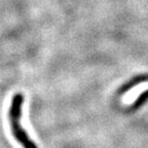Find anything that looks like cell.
I'll use <instances>...</instances> for the list:
<instances>
[{
    "instance_id": "6da1fadb",
    "label": "cell",
    "mask_w": 148,
    "mask_h": 148,
    "mask_svg": "<svg viewBox=\"0 0 148 148\" xmlns=\"http://www.w3.org/2000/svg\"><path fill=\"white\" fill-rule=\"evenodd\" d=\"M24 97L22 94H16L12 98V105L9 109V121L12 127V132L14 139L23 146V148H37V145L28 136L25 130L20 125L22 116V106H23Z\"/></svg>"
},
{
    "instance_id": "7a4b0ae2",
    "label": "cell",
    "mask_w": 148,
    "mask_h": 148,
    "mask_svg": "<svg viewBox=\"0 0 148 148\" xmlns=\"http://www.w3.org/2000/svg\"><path fill=\"white\" fill-rule=\"evenodd\" d=\"M148 90V81H146V82L144 83H141V84H138V86H136L132 90V92H131V94H133V95H135V100L137 99V98H139V96L142 95L143 92H147Z\"/></svg>"
}]
</instances>
